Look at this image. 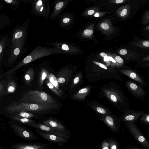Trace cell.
I'll return each mask as SVG.
<instances>
[{"mask_svg":"<svg viewBox=\"0 0 149 149\" xmlns=\"http://www.w3.org/2000/svg\"><path fill=\"white\" fill-rule=\"evenodd\" d=\"M27 125L45 131L46 132L53 134L68 139H69V137L66 133L56 130L43 124L35 123L29 124H28Z\"/></svg>","mask_w":149,"mask_h":149,"instance_id":"cell-7","label":"cell"},{"mask_svg":"<svg viewBox=\"0 0 149 149\" xmlns=\"http://www.w3.org/2000/svg\"><path fill=\"white\" fill-rule=\"evenodd\" d=\"M15 149H47L48 146L45 144L41 143L24 144H17Z\"/></svg>","mask_w":149,"mask_h":149,"instance_id":"cell-15","label":"cell"},{"mask_svg":"<svg viewBox=\"0 0 149 149\" xmlns=\"http://www.w3.org/2000/svg\"><path fill=\"white\" fill-rule=\"evenodd\" d=\"M108 58L109 60H110V61H111L113 63H116V61L114 59H113V58H112V57L109 56L108 57Z\"/></svg>","mask_w":149,"mask_h":149,"instance_id":"cell-47","label":"cell"},{"mask_svg":"<svg viewBox=\"0 0 149 149\" xmlns=\"http://www.w3.org/2000/svg\"><path fill=\"white\" fill-rule=\"evenodd\" d=\"M82 77L81 73H77L75 76L71 85V88H72L76 86L80 82Z\"/></svg>","mask_w":149,"mask_h":149,"instance_id":"cell-28","label":"cell"},{"mask_svg":"<svg viewBox=\"0 0 149 149\" xmlns=\"http://www.w3.org/2000/svg\"><path fill=\"white\" fill-rule=\"evenodd\" d=\"M109 149H119L118 142L115 139L111 138H107Z\"/></svg>","mask_w":149,"mask_h":149,"instance_id":"cell-27","label":"cell"},{"mask_svg":"<svg viewBox=\"0 0 149 149\" xmlns=\"http://www.w3.org/2000/svg\"><path fill=\"white\" fill-rule=\"evenodd\" d=\"M4 6L3 4L0 2V10L2 9L3 7Z\"/></svg>","mask_w":149,"mask_h":149,"instance_id":"cell-49","label":"cell"},{"mask_svg":"<svg viewBox=\"0 0 149 149\" xmlns=\"http://www.w3.org/2000/svg\"><path fill=\"white\" fill-rule=\"evenodd\" d=\"M43 124L52 128L65 133H67V130L61 123L57 120L49 119L44 121Z\"/></svg>","mask_w":149,"mask_h":149,"instance_id":"cell-11","label":"cell"},{"mask_svg":"<svg viewBox=\"0 0 149 149\" xmlns=\"http://www.w3.org/2000/svg\"><path fill=\"white\" fill-rule=\"evenodd\" d=\"M127 51L124 49H122L120 50L119 52L120 54L122 55H125L127 54Z\"/></svg>","mask_w":149,"mask_h":149,"instance_id":"cell-41","label":"cell"},{"mask_svg":"<svg viewBox=\"0 0 149 149\" xmlns=\"http://www.w3.org/2000/svg\"><path fill=\"white\" fill-rule=\"evenodd\" d=\"M27 24V22H25L21 25L17 26L14 28L8 44V48L10 51L13 49L17 41L26 37Z\"/></svg>","mask_w":149,"mask_h":149,"instance_id":"cell-5","label":"cell"},{"mask_svg":"<svg viewBox=\"0 0 149 149\" xmlns=\"http://www.w3.org/2000/svg\"><path fill=\"white\" fill-rule=\"evenodd\" d=\"M126 149H143L137 146L129 145L126 147Z\"/></svg>","mask_w":149,"mask_h":149,"instance_id":"cell-39","label":"cell"},{"mask_svg":"<svg viewBox=\"0 0 149 149\" xmlns=\"http://www.w3.org/2000/svg\"><path fill=\"white\" fill-rule=\"evenodd\" d=\"M1 1L14 7H19L20 3L19 0H1Z\"/></svg>","mask_w":149,"mask_h":149,"instance_id":"cell-30","label":"cell"},{"mask_svg":"<svg viewBox=\"0 0 149 149\" xmlns=\"http://www.w3.org/2000/svg\"><path fill=\"white\" fill-rule=\"evenodd\" d=\"M61 52H63L57 48L37 47L16 65L5 72L4 74L6 75L7 78H9L18 70L31 62L42 57Z\"/></svg>","mask_w":149,"mask_h":149,"instance_id":"cell-1","label":"cell"},{"mask_svg":"<svg viewBox=\"0 0 149 149\" xmlns=\"http://www.w3.org/2000/svg\"><path fill=\"white\" fill-rule=\"evenodd\" d=\"M141 121L146 124L149 125V115L148 113L142 116L140 118Z\"/></svg>","mask_w":149,"mask_h":149,"instance_id":"cell-33","label":"cell"},{"mask_svg":"<svg viewBox=\"0 0 149 149\" xmlns=\"http://www.w3.org/2000/svg\"><path fill=\"white\" fill-rule=\"evenodd\" d=\"M91 88L90 87L87 86L80 89L72 96V98L77 100H84L89 94Z\"/></svg>","mask_w":149,"mask_h":149,"instance_id":"cell-17","label":"cell"},{"mask_svg":"<svg viewBox=\"0 0 149 149\" xmlns=\"http://www.w3.org/2000/svg\"><path fill=\"white\" fill-rule=\"evenodd\" d=\"M127 84L129 89L135 95L139 97L143 96L144 95V91L135 83L131 81H128Z\"/></svg>","mask_w":149,"mask_h":149,"instance_id":"cell-16","label":"cell"},{"mask_svg":"<svg viewBox=\"0 0 149 149\" xmlns=\"http://www.w3.org/2000/svg\"><path fill=\"white\" fill-rule=\"evenodd\" d=\"M12 119L27 125L28 124L36 123V122L29 118H23L13 114L10 116Z\"/></svg>","mask_w":149,"mask_h":149,"instance_id":"cell-23","label":"cell"},{"mask_svg":"<svg viewBox=\"0 0 149 149\" xmlns=\"http://www.w3.org/2000/svg\"><path fill=\"white\" fill-rule=\"evenodd\" d=\"M10 22V19L8 16L3 14H0V30L7 26Z\"/></svg>","mask_w":149,"mask_h":149,"instance_id":"cell-24","label":"cell"},{"mask_svg":"<svg viewBox=\"0 0 149 149\" xmlns=\"http://www.w3.org/2000/svg\"><path fill=\"white\" fill-rule=\"evenodd\" d=\"M38 133L45 139L58 144L66 143L68 141V139L47 132L38 131Z\"/></svg>","mask_w":149,"mask_h":149,"instance_id":"cell-10","label":"cell"},{"mask_svg":"<svg viewBox=\"0 0 149 149\" xmlns=\"http://www.w3.org/2000/svg\"><path fill=\"white\" fill-rule=\"evenodd\" d=\"M123 1V0H116L115 2L117 4H119L122 3Z\"/></svg>","mask_w":149,"mask_h":149,"instance_id":"cell-48","label":"cell"},{"mask_svg":"<svg viewBox=\"0 0 149 149\" xmlns=\"http://www.w3.org/2000/svg\"><path fill=\"white\" fill-rule=\"evenodd\" d=\"M127 13V10L126 9H124L122 10L120 14V15L122 17L126 15Z\"/></svg>","mask_w":149,"mask_h":149,"instance_id":"cell-42","label":"cell"},{"mask_svg":"<svg viewBox=\"0 0 149 149\" xmlns=\"http://www.w3.org/2000/svg\"><path fill=\"white\" fill-rule=\"evenodd\" d=\"M100 120L104 122L112 132L115 133L119 132L120 120L109 114L102 116Z\"/></svg>","mask_w":149,"mask_h":149,"instance_id":"cell-6","label":"cell"},{"mask_svg":"<svg viewBox=\"0 0 149 149\" xmlns=\"http://www.w3.org/2000/svg\"><path fill=\"white\" fill-rule=\"evenodd\" d=\"M2 77V75L0 74V79ZM7 80H3L0 82V99L6 95V87Z\"/></svg>","mask_w":149,"mask_h":149,"instance_id":"cell-26","label":"cell"},{"mask_svg":"<svg viewBox=\"0 0 149 149\" xmlns=\"http://www.w3.org/2000/svg\"><path fill=\"white\" fill-rule=\"evenodd\" d=\"M20 117L27 118H34L36 117V115L33 113L28 112L21 111L13 114Z\"/></svg>","mask_w":149,"mask_h":149,"instance_id":"cell-25","label":"cell"},{"mask_svg":"<svg viewBox=\"0 0 149 149\" xmlns=\"http://www.w3.org/2000/svg\"><path fill=\"white\" fill-rule=\"evenodd\" d=\"M17 84L15 81L10 79L7 80L6 87V95L13 93L16 91L17 88Z\"/></svg>","mask_w":149,"mask_h":149,"instance_id":"cell-18","label":"cell"},{"mask_svg":"<svg viewBox=\"0 0 149 149\" xmlns=\"http://www.w3.org/2000/svg\"><path fill=\"white\" fill-rule=\"evenodd\" d=\"M87 13L89 15H91L94 14V11L93 10H88Z\"/></svg>","mask_w":149,"mask_h":149,"instance_id":"cell-46","label":"cell"},{"mask_svg":"<svg viewBox=\"0 0 149 149\" xmlns=\"http://www.w3.org/2000/svg\"><path fill=\"white\" fill-rule=\"evenodd\" d=\"M72 73V70L67 68L61 69L56 77L58 83L62 85L66 84L70 79Z\"/></svg>","mask_w":149,"mask_h":149,"instance_id":"cell-9","label":"cell"},{"mask_svg":"<svg viewBox=\"0 0 149 149\" xmlns=\"http://www.w3.org/2000/svg\"><path fill=\"white\" fill-rule=\"evenodd\" d=\"M98 149H109L107 139L102 141L99 145Z\"/></svg>","mask_w":149,"mask_h":149,"instance_id":"cell-32","label":"cell"},{"mask_svg":"<svg viewBox=\"0 0 149 149\" xmlns=\"http://www.w3.org/2000/svg\"><path fill=\"white\" fill-rule=\"evenodd\" d=\"M70 19L69 18H65L63 19V22L65 23H66L69 22L70 21Z\"/></svg>","mask_w":149,"mask_h":149,"instance_id":"cell-43","label":"cell"},{"mask_svg":"<svg viewBox=\"0 0 149 149\" xmlns=\"http://www.w3.org/2000/svg\"><path fill=\"white\" fill-rule=\"evenodd\" d=\"M104 61H108L109 60L108 57L107 58H104Z\"/></svg>","mask_w":149,"mask_h":149,"instance_id":"cell-50","label":"cell"},{"mask_svg":"<svg viewBox=\"0 0 149 149\" xmlns=\"http://www.w3.org/2000/svg\"><path fill=\"white\" fill-rule=\"evenodd\" d=\"M58 49L62 51H65L69 53H76L77 52V49L73 47L69 46L65 44H56Z\"/></svg>","mask_w":149,"mask_h":149,"instance_id":"cell-21","label":"cell"},{"mask_svg":"<svg viewBox=\"0 0 149 149\" xmlns=\"http://www.w3.org/2000/svg\"><path fill=\"white\" fill-rule=\"evenodd\" d=\"M94 16L96 17H98L99 16V15L98 13H96L94 15Z\"/></svg>","mask_w":149,"mask_h":149,"instance_id":"cell-51","label":"cell"},{"mask_svg":"<svg viewBox=\"0 0 149 149\" xmlns=\"http://www.w3.org/2000/svg\"><path fill=\"white\" fill-rule=\"evenodd\" d=\"M49 72L46 69L42 68L39 74L38 78V83L39 86L42 88L44 80L47 78L49 74Z\"/></svg>","mask_w":149,"mask_h":149,"instance_id":"cell-22","label":"cell"},{"mask_svg":"<svg viewBox=\"0 0 149 149\" xmlns=\"http://www.w3.org/2000/svg\"><path fill=\"white\" fill-rule=\"evenodd\" d=\"M46 83L47 86L51 90L59 97L61 96V95L59 92L48 80H46Z\"/></svg>","mask_w":149,"mask_h":149,"instance_id":"cell-31","label":"cell"},{"mask_svg":"<svg viewBox=\"0 0 149 149\" xmlns=\"http://www.w3.org/2000/svg\"><path fill=\"white\" fill-rule=\"evenodd\" d=\"M47 78L48 79V80L52 84L57 79L56 77L52 73H49Z\"/></svg>","mask_w":149,"mask_h":149,"instance_id":"cell-34","label":"cell"},{"mask_svg":"<svg viewBox=\"0 0 149 149\" xmlns=\"http://www.w3.org/2000/svg\"><path fill=\"white\" fill-rule=\"evenodd\" d=\"M12 127L17 132H19L20 135L24 138L31 140L37 139V137L35 135L23 127L16 125H13Z\"/></svg>","mask_w":149,"mask_h":149,"instance_id":"cell-14","label":"cell"},{"mask_svg":"<svg viewBox=\"0 0 149 149\" xmlns=\"http://www.w3.org/2000/svg\"><path fill=\"white\" fill-rule=\"evenodd\" d=\"M100 26L104 30H107L109 28V26L108 24L105 23H103L101 24Z\"/></svg>","mask_w":149,"mask_h":149,"instance_id":"cell-38","label":"cell"},{"mask_svg":"<svg viewBox=\"0 0 149 149\" xmlns=\"http://www.w3.org/2000/svg\"><path fill=\"white\" fill-rule=\"evenodd\" d=\"M143 45L145 47L149 46V42L148 41H145L143 43Z\"/></svg>","mask_w":149,"mask_h":149,"instance_id":"cell-44","label":"cell"},{"mask_svg":"<svg viewBox=\"0 0 149 149\" xmlns=\"http://www.w3.org/2000/svg\"><path fill=\"white\" fill-rule=\"evenodd\" d=\"M93 108L97 113L103 115L109 114V113L104 108L98 105L93 106Z\"/></svg>","mask_w":149,"mask_h":149,"instance_id":"cell-29","label":"cell"},{"mask_svg":"<svg viewBox=\"0 0 149 149\" xmlns=\"http://www.w3.org/2000/svg\"><path fill=\"white\" fill-rule=\"evenodd\" d=\"M100 55L102 57L105 58H107L108 57L107 54L106 53L104 52L101 53H100Z\"/></svg>","mask_w":149,"mask_h":149,"instance_id":"cell-45","label":"cell"},{"mask_svg":"<svg viewBox=\"0 0 149 149\" xmlns=\"http://www.w3.org/2000/svg\"><path fill=\"white\" fill-rule=\"evenodd\" d=\"M116 61L119 63H122L123 62L122 58L118 56H116L115 58Z\"/></svg>","mask_w":149,"mask_h":149,"instance_id":"cell-40","label":"cell"},{"mask_svg":"<svg viewBox=\"0 0 149 149\" xmlns=\"http://www.w3.org/2000/svg\"><path fill=\"white\" fill-rule=\"evenodd\" d=\"M93 62L96 65H98L99 67L105 69H107V67L104 65L99 62L93 61Z\"/></svg>","mask_w":149,"mask_h":149,"instance_id":"cell-37","label":"cell"},{"mask_svg":"<svg viewBox=\"0 0 149 149\" xmlns=\"http://www.w3.org/2000/svg\"><path fill=\"white\" fill-rule=\"evenodd\" d=\"M143 113V112H128L122 115L120 120L124 122L134 123L137 121L139 118Z\"/></svg>","mask_w":149,"mask_h":149,"instance_id":"cell-12","label":"cell"},{"mask_svg":"<svg viewBox=\"0 0 149 149\" xmlns=\"http://www.w3.org/2000/svg\"><path fill=\"white\" fill-rule=\"evenodd\" d=\"M93 33V31L92 30L90 29H86L84 31V35L86 36H90L92 35Z\"/></svg>","mask_w":149,"mask_h":149,"instance_id":"cell-36","label":"cell"},{"mask_svg":"<svg viewBox=\"0 0 149 149\" xmlns=\"http://www.w3.org/2000/svg\"><path fill=\"white\" fill-rule=\"evenodd\" d=\"M26 38H24L17 41L13 49L10 51L6 59L7 66L13 65L21 56L23 51Z\"/></svg>","mask_w":149,"mask_h":149,"instance_id":"cell-3","label":"cell"},{"mask_svg":"<svg viewBox=\"0 0 149 149\" xmlns=\"http://www.w3.org/2000/svg\"><path fill=\"white\" fill-rule=\"evenodd\" d=\"M121 72L123 74L127 75L130 78L139 82L141 84H143L144 82L142 79L134 71L129 70H123Z\"/></svg>","mask_w":149,"mask_h":149,"instance_id":"cell-19","label":"cell"},{"mask_svg":"<svg viewBox=\"0 0 149 149\" xmlns=\"http://www.w3.org/2000/svg\"><path fill=\"white\" fill-rule=\"evenodd\" d=\"M124 124L134 138L146 149H149V142L134 122H124Z\"/></svg>","mask_w":149,"mask_h":149,"instance_id":"cell-4","label":"cell"},{"mask_svg":"<svg viewBox=\"0 0 149 149\" xmlns=\"http://www.w3.org/2000/svg\"><path fill=\"white\" fill-rule=\"evenodd\" d=\"M103 91L106 96L112 102L115 103L118 102L123 103L122 98L114 90L105 88L103 90Z\"/></svg>","mask_w":149,"mask_h":149,"instance_id":"cell-13","label":"cell"},{"mask_svg":"<svg viewBox=\"0 0 149 149\" xmlns=\"http://www.w3.org/2000/svg\"><path fill=\"white\" fill-rule=\"evenodd\" d=\"M64 3L63 2H60L57 3L56 5L55 9L56 10H58L61 9L64 6Z\"/></svg>","mask_w":149,"mask_h":149,"instance_id":"cell-35","label":"cell"},{"mask_svg":"<svg viewBox=\"0 0 149 149\" xmlns=\"http://www.w3.org/2000/svg\"><path fill=\"white\" fill-rule=\"evenodd\" d=\"M20 101L30 104H56V102L46 92L37 90H28L24 93Z\"/></svg>","mask_w":149,"mask_h":149,"instance_id":"cell-2","label":"cell"},{"mask_svg":"<svg viewBox=\"0 0 149 149\" xmlns=\"http://www.w3.org/2000/svg\"><path fill=\"white\" fill-rule=\"evenodd\" d=\"M34 75L35 72L33 68H29L27 70L24 76V80L27 86L31 85V82L34 79Z\"/></svg>","mask_w":149,"mask_h":149,"instance_id":"cell-20","label":"cell"},{"mask_svg":"<svg viewBox=\"0 0 149 149\" xmlns=\"http://www.w3.org/2000/svg\"><path fill=\"white\" fill-rule=\"evenodd\" d=\"M9 43V38L8 35L5 34L0 37V64L3 59L7 58L10 50L7 48Z\"/></svg>","mask_w":149,"mask_h":149,"instance_id":"cell-8","label":"cell"}]
</instances>
